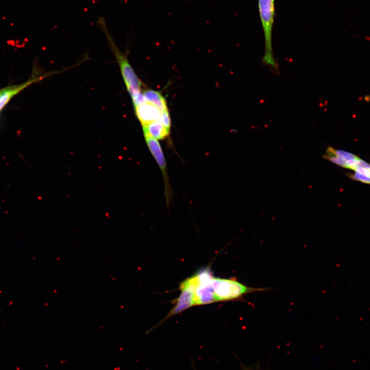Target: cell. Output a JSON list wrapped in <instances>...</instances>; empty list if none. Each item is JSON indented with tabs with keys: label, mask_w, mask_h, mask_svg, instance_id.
<instances>
[{
	"label": "cell",
	"mask_w": 370,
	"mask_h": 370,
	"mask_svg": "<svg viewBox=\"0 0 370 370\" xmlns=\"http://www.w3.org/2000/svg\"><path fill=\"white\" fill-rule=\"evenodd\" d=\"M258 12L265 40V53L262 62L278 69L272 49V29L275 17V0H258Z\"/></svg>",
	"instance_id": "cell-1"
},
{
	"label": "cell",
	"mask_w": 370,
	"mask_h": 370,
	"mask_svg": "<svg viewBox=\"0 0 370 370\" xmlns=\"http://www.w3.org/2000/svg\"><path fill=\"white\" fill-rule=\"evenodd\" d=\"M105 21L103 17H99L97 22V25L104 32L107 39L109 46L118 63L121 73L128 92L130 95H131L136 92L141 91L142 86L141 81L138 78L130 65L126 56L117 47L114 41L109 34Z\"/></svg>",
	"instance_id": "cell-2"
},
{
	"label": "cell",
	"mask_w": 370,
	"mask_h": 370,
	"mask_svg": "<svg viewBox=\"0 0 370 370\" xmlns=\"http://www.w3.org/2000/svg\"><path fill=\"white\" fill-rule=\"evenodd\" d=\"M211 285L214 290L216 301L238 300L244 295L255 292L268 290L267 288L247 286L236 279L213 277Z\"/></svg>",
	"instance_id": "cell-3"
},
{
	"label": "cell",
	"mask_w": 370,
	"mask_h": 370,
	"mask_svg": "<svg viewBox=\"0 0 370 370\" xmlns=\"http://www.w3.org/2000/svg\"><path fill=\"white\" fill-rule=\"evenodd\" d=\"M194 278L191 277L182 282L180 285L181 294L177 299L176 305L165 320L194 305V292L197 284Z\"/></svg>",
	"instance_id": "cell-4"
},
{
	"label": "cell",
	"mask_w": 370,
	"mask_h": 370,
	"mask_svg": "<svg viewBox=\"0 0 370 370\" xmlns=\"http://www.w3.org/2000/svg\"><path fill=\"white\" fill-rule=\"evenodd\" d=\"M144 136L147 147L156 160L163 175L164 181L165 196L166 202L169 204L172 195V190L169 182L166 164L162 148L158 140L146 134H144Z\"/></svg>",
	"instance_id": "cell-5"
},
{
	"label": "cell",
	"mask_w": 370,
	"mask_h": 370,
	"mask_svg": "<svg viewBox=\"0 0 370 370\" xmlns=\"http://www.w3.org/2000/svg\"><path fill=\"white\" fill-rule=\"evenodd\" d=\"M137 117L142 126L159 121L161 111L152 103L145 102L135 107Z\"/></svg>",
	"instance_id": "cell-6"
},
{
	"label": "cell",
	"mask_w": 370,
	"mask_h": 370,
	"mask_svg": "<svg viewBox=\"0 0 370 370\" xmlns=\"http://www.w3.org/2000/svg\"><path fill=\"white\" fill-rule=\"evenodd\" d=\"M214 302L216 300L211 282L198 284L194 292V305L208 304Z\"/></svg>",
	"instance_id": "cell-7"
},
{
	"label": "cell",
	"mask_w": 370,
	"mask_h": 370,
	"mask_svg": "<svg viewBox=\"0 0 370 370\" xmlns=\"http://www.w3.org/2000/svg\"><path fill=\"white\" fill-rule=\"evenodd\" d=\"M47 76L45 75L44 76L40 77H33L23 83L5 87V91L0 99V112L8 103L10 99H12L15 95L17 94L19 92L29 85L34 82L39 81L42 78H44Z\"/></svg>",
	"instance_id": "cell-8"
},
{
	"label": "cell",
	"mask_w": 370,
	"mask_h": 370,
	"mask_svg": "<svg viewBox=\"0 0 370 370\" xmlns=\"http://www.w3.org/2000/svg\"><path fill=\"white\" fill-rule=\"evenodd\" d=\"M144 134L147 135L157 140H163L169 136L170 129L166 128L159 121L143 125Z\"/></svg>",
	"instance_id": "cell-9"
},
{
	"label": "cell",
	"mask_w": 370,
	"mask_h": 370,
	"mask_svg": "<svg viewBox=\"0 0 370 370\" xmlns=\"http://www.w3.org/2000/svg\"><path fill=\"white\" fill-rule=\"evenodd\" d=\"M142 94L146 100L155 105L161 112L168 109L166 100L159 91L147 89Z\"/></svg>",
	"instance_id": "cell-10"
},
{
	"label": "cell",
	"mask_w": 370,
	"mask_h": 370,
	"mask_svg": "<svg viewBox=\"0 0 370 370\" xmlns=\"http://www.w3.org/2000/svg\"><path fill=\"white\" fill-rule=\"evenodd\" d=\"M349 169L370 178V164L359 157L350 165Z\"/></svg>",
	"instance_id": "cell-11"
},
{
	"label": "cell",
	"mask_w": 370,
	"mask_h": 370,
	"mask_svg": "<svg viewBox=\"0 0 370 370\" xmlns=\"http://www.w3.org/2000/svg\"><path fill=\"white\" fill-rule=\"evenodd\" d=\"M159 121L166 128L170 129L171 120L168 109L161 112Z\"/></svg>",
	"instance_id": "cell-12"
},
{
	"label": "cell",
	"mask_w": 370,
	"mask_h": 370,
	"mask_svg": "<svg viewBox=\"0 0 370 370\" xmlns=\"http://www.w3.org/2000/svg\"><path fill=\"white\" fill-rule=\"evenodd\" d=\"M5 90V87L0 89V99L2 97V95H3L4 91Z\"/></svg>",
	"instance_id": "cell-13"
}]
</instances>
